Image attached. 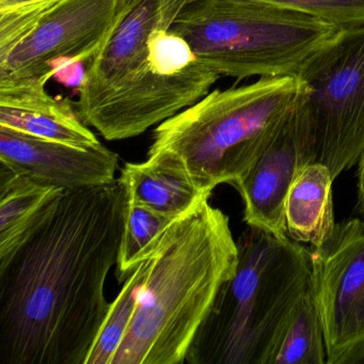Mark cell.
I'll return each mask as SVG.
<instances>
[{
	"label": "cell",
	"mask_w": 364,
	"mask_h": 364,
	"mask_svg": "<svg viewBox=\"0 0 364 364\" xmlns=\"http://www.w3.org/2000/svg\"><path fill=\"white\" fill-rule=\"evenodd\" d=\"M127 205L120 178L65 191L0 264V364H86L112 304Z\"/></svg>",
	"instance_id": "1"
},
{
	"label": "cell",
	"mask_w": 364,
	"mask_h": 364,
	"mask_svg": "<svg viewBox=\"0 0 364 364\" xmlns=\"http://www.w3.org/2000/svg\"><path fill=\"white\" fill-rule=\"evenodd\" d=\"M124 340L112 364H183L238 263L230 219L210 198L173 221L151 251Z\"/></svg>",
	"instance_id": "2"
},
{
	"label": "cell",
	"mask_w": 364,
	"mask_h": 364,
	"mask_svg": "<svg viewBox=\"0 0 364 364\" xmlns=\"http://www.w3.org/2000/svg\"><path fill=\"white\" fill-rule=\"evenodd\" d=\"M309 97L310 87L299 76L217 89L156 127L146 161L184 174L212 195L251 169L285 119Z\"/></svg>",
	"instance_id": "3"
},
{
	"label": "cell",
	"mask_w": 364,
	"mask_h": 364,
	"mask_svg": "<svg viewBox=\"0 0 364 364\" xmlns=\"http://www.w3.org/2000/svg\"><path fill=\"white\" fill-rule=\"evenodd\" d=\"M235 274L221 285L187 353L189 364H270L311 289V250L248 227L237 240Z\"/></svg>",
	"instance_id": "4"
},
{
	"label": "cell",
	"mask_w": 364,
	"mask_h": 364,
	"mask_svg": "<svg viewBox=\"0 0 364 364\" xmlns=\"http://www.w3.org/2000/svg\"><path fill=\"white\" fill-rule=\"evenodd\" d=\"M171 31L219 76H299L342 29L257 0H196Z\"/></svg>",
	"instance_id": "5"
},
{
	"label": "cell",
	"mask_w": 364,
	"mask_h": 364,
	"mask_svg": "<svg viewBox=\"0 0 364 364\" xmlns=\"http://www.w3.org/2000/svg\"><path fill=\"white\" fill-rule=\"evenodd\" d=\"M219 78L186 40L171 29L161 31L150 65L82 120L109 141L137 137L203 99Z\"/></svg>",
	"instance_id": "6"
},
{
	"label": "cell",
	"mask_w": 364,
	"mask_h": 364,
	"mask_svg": "<svg viewBox=\"0 0 364 364\" xmlns=\"http://www.w3.org/2000/svg\"><path fill=\"white\" fill-rule=\"evenodd\" d=\"M299 77L310 87L316 161L336 180L364 154V25L341 31Z\"/></svg>",
	"instance_id": "7"
},
{
	"label": "cell",
	"mask_w": 364,
	"mask_h": 364,
	"mask_svg": "<svg viewBox=\"0 0 364 364\" xmlns=\"http://www.w3.org/2000/svg\"><path fill=\"white\" fill-rule=\"evenodd\" d=\"M122 3L59 0L0 37V86L55 76L63 61H90L109 35Z\"/></svg>",
	"instance_id": "8"
},
{
	"label": "cell",
	"mask_w": 364,
	"mask_h": 364,
	"mask_svg": "<svg viewBox=\"0 0 364 364\" xmlns=\"http://www.w3.org/2000/svg\"><path fill=\"white\" fill-rule=\"evenodd\" d=\"M311 265L327 364H364V219L336 223Z\"/></svg>",
	"instance_id": "9"
},
{
	"label": "cell",
	"mask_w": 364,
	"mask_h": 364,
	"mask_svg": "<svg viewBox=\"0 0 364 364\" xmlns=\"http://www.w3.org/2000/svg\"><path fill=\"white\" fill-rule=\"evenodd\" d=\"M308 100L289 114L255 165L233 184L244 204L247 225L280 238L289 237L284 201L289 186L306 166L316 161Z\"/></svg>",
	"instance_id": "10"
},
{
	"label": "cell",
	"mask_w": 364,
	"mask_h": 364,
	"mask_svg": "<svg viewBox=\"0 0 364 364\" xmlns=\"http://www.w3.org/2000/svg\"><path fill=\"white\" fill-rule=\"evenodd\" d=\"M196 0H123L109 35L88 61L75 104L80 118L114 92L150 54L155 36L171 29Z\"/></svg>",
	"instance_id": "11"
},
{
	"label": "cell",
	"mask_w": 364,
	"mask_h": 364,
	"mask_svg": "<svg viewBox=\"0 0 364 364\" xmlns=\"http://www.w3.org/2000/svg\"><path fill=\"white\" fill-rule=\"evenodd\" d=\"M0 163L69 191L114 182L119 156L102 144L78 148L0 127Z\"/></svg>",
	"instance_id": "12"
},
{
	"label": "cell",
	"mask_w": 364,
	"mask_h": 364,
	"mask_svg": "<svg viewBox=\"0 0 364 364\" xmlns=\"http://www.w3.org/2000/svg\"><path fill=\"white\" fill-rule=\"evenodd\" d=\"M52 75L0 86V127L78 148L101 142L82 120L76 105L46 91Z\"/></svg>",
	"instance_id": "13"
},
{
	"label": "cell",
	"mask_w": 364,
	"mask_h": 364,
	"mask_svg": "<svg viewBox=\"0 0 364 364\" xmlns=\"http://www.w3.org/2000/svg\"><path fill=\"white\" fill-rule=\"evenodd\" d=\"M63 193L0 163V264L11 257Z\"/></svg>",
	"instance_id": "14"
},
{
	"label": "cell",
	"mask_w": 364,
	"mask_h": 364,
	"mask_svg": "<svg viewBox=\"0 0 364 364\" xmlns=\"http://www.w3.org/2000/svg\"><path fill=\"white\" fill-rule=\"evenodd\" d=\"M329 168L314 161L296 176L284 201L287 233L300 244L321 246L336 228Z\"/></svg>",
	"instance_id": "15"
},
{
	"label": "cell",
	"mask_w": 364,
	"mask_h": 364,
	"mask_svg": "<svg viewBox=\"0 0 364 364\" xmlns=\"http://www.w3.org/2000/svg\"><path fill=\"white\" fill-rule=\"evenodd\" d=\"M119 178L129 202L172 218H178L212 196L200 191L184 174L149 161L124 164Z\"/></svg>",
	"instance_id": "16"
},
{
	"label": "cell",
	"mask_w": 364,
	"mask_h": 364,
	"mask_svg": "<svg viewBox=\"0 0 364 364\" xmlns=\"http://www.w3.org/2000/svg\"><path fill=\"white\" fill-rule=\"evenodd\" d=\"M270 364H327L325 336L312 287L283 332Z\"/></svg>",
	"instance_id": "17"
},
{
	"label": "cell",
	"mask_w": 364,
	"mask_h": 364,
	"mask_svg": "<svg viewBox=\"0 0 364 364\" xmlns=\"http://www.w3.org/2000/svg\"><path fill=\"white\" fill-rule=\"evenodd\" d=\"M149 263L150 257H146L125 279L118 297L110 304L107 316L95 338L86 364H112L131 325Z\"/></svg>",
	"instance_id": "18"
},
{
	"label": "cell",
	"mask_w": 364,
	"mask_h": 364,
	"mask_svg": "<svg viewBox=\"0 0 364 364\" xmlns=\"http://www.w3.org/2000/svg\"><path fill=\"white\" fill-rule=\"evenodd\" d=\"M176 219L127 200L116 264L119 281L124 282L138 263L149 257L164 232Z\"/></svg>",
	"instance_id": "19"
},
{
	"label": "cell",
	"mask_w": 364,
	"mask_h": 364,
	"mask_svg": "<svg viewBox=\"0 0 364 364\" xmlns=\"http://www.w3.org/2000/svg\"><path fill=\"white\" fill-rule=\"evenodd\" d=\"M347 31L364 25V0H257Z\"/></svg>",
	"instance_id": "20"
},
{
	"label": "cell",
	"mask_w": 364,
	"mask_h": 364,
	"mask_svg": "<svg viewBox=\"0 0 364 364\" xmlns=\"http://www.w3.org/2000/svg\"><path fill=\"white\" fill-rule=\"evenodd\" d=\"M59 0H0V37L9 35L21 25Z\"/></svg>",
	"instance_id": "21"
},
{
	"label": "cell",
	"mask_w": 364,
	"mask_h": 364,
	"mask_svg": "<svg viewBox=\"0 0 364 364\" xmlns=\"http://www.w3.org/2000/svg\"><path fill=\"white\" fill-rule=\"evenodd\" d=\"M357 178V210L361 215L362 219H364V154L362 155L361 159L358 163Z\"/></svg>",
	"instance_id": "22"
}]
</instances>
